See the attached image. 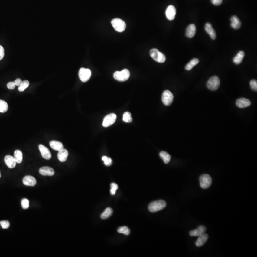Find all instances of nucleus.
Instances as JSON below:
<instances>
[{"label": "nucleus", "instance_id": "obj_23", "mask_svg": "<svg viewBox=\"0 0 257 257\" xmlns=\"http://www.w3.org/2000/svg\"><path fill=\"white\" fill-rule=\"evenodd\" d=\"M244 56H245L244 52L243 51H239L233 59L234 63L237 65L241 63L242 62Z\"/></svg>", "mask_w": 257, "mask_h": 257}, {"label": "nucleus", "instance_id": "obj_8", "mask_svg": "<svg viewBox=\"0 0 257 257\" xmlns=\"http://www.w3.org/2000/svg\"><path fill=\"white\" fill-rule=\"evenodd\" d=\"M173 95L169 90H166L162 95V101L166 106H169L172 103L173 101Z\"/></svg>", "mask_w": 257, "mask_h": 257}, {"label": "nucleus", "instance_id": "obj_11", "mask_svg": "<svg viewBox=\"0 0 257 257\" xmlns=\"http://www.w3.org/2000/svg\"><path fill=\"white\" fill-rule=\"evenodd\" d=\"M176 10L175 7L173 5H169L166 11V15L167 18L170 21H172L175 17Z\"/></svg>", "mask_w": 257, "mask_h": 257}, {"label": "nucleus", "instance_id": "obj_27", "mask_svg": "<svg viewBox=\"0 0 257 257\" xmlns=\"http://www.w3.org/2000/svg\"><path fill=\"white\" fill-rule=\"evenodd\" d=\"M199 63V59L197 58H194L189 62L187 65H186L185 69L187 70H190L193 68V67L198 64Z\"/></svg>", "mask_w": 257, "mask_h": 257}, {"label": "nucleus", "instance_id": "obj_22", "mask_svg": "<svg viewBox=\"0 0 257 257\" xmlns=\"http://www.w3.org/2000/svg\"><path fill=\"white\" fill-rule=\"evenodd\" d=\"M68 151L66 149H63L62 150L59 151L58 153V159L60 162H64L67 160V157L68 156Z\"/></svg>", "mask_w": 257, "mask_h": 257}, {"label": "nucleus", "instance_id": "obj_40", "mask_svg": "<svg viewBox=\"0 0 257 257\" xmlns=\"http://www.w3.org/2000/svg\"><path fill=\"white\" fill-rule=\"evenodd\" d=\"M22 81L21 79H20L18 78L17 79H16L15 80V84L16 86H19L21 84V83H22Z\"/></svg>", "mask_w": 257, "mask_h": 257}, {"label": "nucleus", "instance_id": "obj_31", "mask_svg": "<svg viewBox=\"0 0 257 257\" xmlns=\"http://www.w3.org/2000/svg\"><path fill=\"white\" fill-rule=\"evenodd\" d=\"M118 232L120 233L124 234L126 235H128L130 234V229L126 226L120 227L118 229Z\"/></svg>", "mask_w": 257, "mask_h": 257}, {"label": "nucleus", "instance_id": "obj_9", "mask_svg": "<svg viewBox=\"0 0 257 257\" xmlns=\"http://www.w3.org/2000/svg\"><path fill=\"white\" fill-rule=\"evenodd\" d=\"M116 115L114 113H111L107 115L104 118L103 121L102 126L104 127H108L110 126L115 122L116 120Z\"/></svg>", "mask_w": 257, "mask_h": 257}, {"label": "nucleus", "instance_id": "obj_28", "mask_svg": "<svg viewBox=\"0 0 257 257\" xmlns=\"http://www.w3.org/2000/svg\"><path fill=\"white\" fill-rule=\"evenodd\" d=\"M8 105L7 103L2 100H0V112L4 113L8 111Z\"/></svg>", "mask_w": 257, "mask_h": 257}, {"label": "nucleus", "instance_id": "obj_26", "mask_svg": "<svg viewBox=\"0 0 257 257\" xmlns=\"http://www.w3.org/2000/svg\"><path fill=\"white\" fill-rule=\"evenodd\" d=\"M14 158L17 163H21L22 161L23 155L21 151L20 150H16L14 153Z\"/></svg>", "mask_w": 257, "mask_h": 257}, {"label": "nucleus", "instance_id": "obj_38", "mask_svg": "<svg viewBox=\"0 0 257 257\" xmlns=\"http://www.w3.org/2000/svg\"><path fill=\"white\" fill-rule=\"evenodd\" d=\"M5 56V50L1 45H0V60H2Z\"/></svg>", "mask_w": 257, "mask_h": 257}, {"label": "nucleus", "instance_id": "obj_1", "mask_svg": "<svg viewBox=\"0 0 257 257\" xmlns=\"http://www.w3.org/2000/svg\"><path fill=\"white\" fill-rule=\"evenodd\" d=\"M166 206V203L163 200H158L153 201L149 205V210L151 213H155L164 209Z\"/></svg>", "mask_w": 257, "mask_h": 257}, {"label": "nucleus", "instance_id": "obj_36", "mask_svg": "<svg viewBox=\"0 0 257 257\" xmlns=\"http://www.w3.org/2000/svg\"><path fill=\"white\" fill-rule=\"evenodd\" d=\"M0 224L4 229H7L10 227V224L8 220H2L0 221Z\"/></svg>", "mask_w": 257, "mask_h": 257}, {"label": "nucleus", "instance_id": "obj_33", "mask_svg": "<svg viewBox=\"0 0 257 257\" xmlns=\"http://www.w3.org/2000/svg\"><path fill=\"white\" fill-rule=\"evenodd\" d=\"M21 205L24 209H27L29 207V201L28 199L24 198L21 200Z\"/></svg>", "mask_w": 257, "mask_h": 257}, {"label": "nucleus", "instance_id": "obj_2", "mask_svg": "<svg viewBox=\"0 0 257 257\" xmlns=\"http://www.w3.org/2000/svg\"><path fill=\"white\" fill-rule=\"evenodd\" d=\"M150 54L151 57L156 62L159 63H163L165 62V56L158 50L152 49L150 51Z\"/></svg>", "mask_w": 257, "mask_h": 257}, {"label": "nucleus", "instance_id": "obj_32", "mask_svg": "<svg viewBox=\"0 0 257 257\" xmlns=\"http://www.w3.org/2000/svg\"><path fill=\"white\" fill-rule=\"evenodd\" d=\"M102 160L104 161V164L107 166H110L112 163V159L109 157L104 156L102 157Z\"/></svg>", "mask_w": 257, "mask_h": 257}, {"label": "nucleus", "instance_id": "obj_18", "mask_svg": "<svg viewBox=\"0 0 257 257\" xmlns=\"http://www.w3.org/2000/svg\"><path fill=\"white\" fill-rule=\"evenodd\" d=\"M231 26L234 29L238 30L241 27V22L238 17L236 16H233L230 18Z\"/></svg>", "mask_w": 257, "mask_h": 257}, {"label": "nucleus", "instance_id": "obj_21", "mask_svg": "<svg viewBox=\"0 0 257 257\" xmlns=\"http://www.w3.org/2000/svg\"><path fill=\"white\" fill-rule=\"evenodd\" d=\"M50 145L53 150L58 151L64 148L63 143L59 141H50Z\"/></svg>", "mask_w": 257, "mask_h": 257}, {"label": "nucleus", "instance_id": "obj_6", "mask_svg": "<svg viewBox=\"0 0 257 257\" xmlns=\"http://www.w3.org/2000/svg\"><path fill=\"white\" fill-rule=\"evenodd\" d=\"M200 187L202 189H207L209 188L212 184L211 177L208 174H203L200 177Z\"/></svg>", "mask_w": 257, "mask_h": 257}, {"label": "nucleus", "instance_id": "obj_34", "mask_svg": "<svg viewBox=\"0 0 257 257\" xmlns=\"http://www.w3.org/2000/svg\"><path fill=\"white\" fill-rule=\"evenodd\" d=\"M111 189L110 190L111 194L112 195H114L115 194L117 190L118 189V186L115 183H112L111 184Z\"/></svg>", "mask_w": 257, "mask_h": 257}, {"label": "nucleus", "instance_id": "obj_5", "mask_svg": "<svg viewBox=\"0 0 257 257\" xmlns=\"http://www.w3.org/2000/svg\"><path fill=\"white\" fill-rule=\"evenodd\" d=\"M220 85V80L219 78L216 76L211 77L207 83V87L211 91H216L219 88Z\"/></svg>", "mask_w": 257, "mask_h": 257}, {"label": "nucleus", "instance_id": "obj_7", "mask_svg": "<svg viewBox=\"0 0 257 257\" xmlns=\"http://www.w3.org/2000/svg\"><path fill=\"white\" fill-rule=\"evenodd\" d=\"M92 75V72L89 69L82 68L80 69L79 72V77L81 81L85 83L89 80Z\"/></svg>", "mask_w": 257, "mask_h": 257}, {"label": "nucleus", "instance_id": "obj_16", "mask_svg": "<svg viewBox=\"0 0 257 257\" xmlns=\"http://www.w3.org/2000/svg\"><path fill=\"white\" fill-rule=\"evenodd\" d=\"M5 162L6 165L10 169L15 168L17 163L14 157L11 155H6L5 157Z\"/></svg>", "mask_w": 257, "mask_h": 257}, {"label": "nucleus", "instance_id": "obj_41", "mask_svg": "<svg viewBox=\"0 0 257 257\" xmlns=\"http://www.w3.org/2000/svg\"><path fill=\"white\" fill-rule=\"evenodd\" d=\"M1 172H0V178H1Z\"/></svg>", "mask_w": 257, "mask_h": 257}, {"label": "nucleus", "instance_id": "obj_12", "mask_svg": "<svg viewBox=\"0 0 257 257\" xmlns=\"http://www.w3.org/2000/svg\"><path fill=\"white\" fill-rule=\"evenodd\" d=\"M251 105V102L248 99L241 98L237 99L236 105L239 108H244L248 107Z\"/></svg>", "mask_w": 257, "mask_h": 257}, {"label": "nucleus", "instance_id": "obj_20", "mask_svg": "<svg viewBox=\"0 0 257 257\" xmlns=\"http://www.w3.org/2000/svg\"><path fill=\"white\" fill-rule=\"evenodd\" d=\"M198 238L197 241L196 242V245L198 247H200L207 242L209 236L207 234L204 233L200 236H198Z\"/></svg>", "mask_w": 257, "mask_h": 257}, {"label": "nucleus", "instance_id": "obj_14", "mask_svg": "<svg viewBox=\"0 0 257 257\" xmlns=\"http://www.w3.org/2000/svg\"><path fill=\"white\" fill-rule=\"evenodd\" d=\"M23 184L28 186H34L36 184L37 181L35 178L31 176H26L22 180Z\"/></svg>", "mask_w": 257, "mask_h": 257}, {"label": "nucleus", "instance_id": "obj_30", "mask_svg": "<svg viewBox=\"0 0 257 257\" xmlns=\"http://www.w3.org/2000/svg\"><path fill=\"white\" fill-rule=\"evenodd\" d=\"M123 122L126 123H130L132 121V118L131 116V114L130 112H125L123 115Z\"/></svg>", "mask_w": 257, "mask_h": 257}, {"label": "nucleus", "instance_id": "obj_24", "mask_svg": "<svg viewBox=\"0 0 257 257\" xmlns=\"http://www.w3.org/2000/svg\"><path fill=\"white\" fill-rule=\"evenodd\" d=\"M113 213V210L111 208H107L105 210L104 212L101 215V218L102 219H107L111 217Z\"/></svg>", "mask_w": 257, "mask_h": 257}, {"label": "nucleus", "instance_id": "obj_13", "mask_svg": "<svg viewBox=\"0 0 257 257\" xmlns=\"http://www.w3.org/2000/svg\"><path fill=\"white\" fill-rule=\"evenodd\" d=\"M206 231V228L203 225H201L198 227L194 230H191L190 232V235L191 237H197L200 236L205 233Z\"/></svg>", "mask_w": 257, "mask_h": 257}, {"label": "nucleus", "instance_id": "obj_25", "mask_svg": "<svg viewBox=\"0 0 257 257\" xmlns=\"http://www.w3.org/2000/svg\"><path fill=\"white\" fill-rule=\"evenodd\" d=\"M160 156L162 159L163 161L165 164L169 163L170 161H171V156L170 154L166 151H162L161 152H160Z\"/></svg>", "mask_w": 257, "mask_h": 257}, {"label": "nucleus", "instance_id": "obj_3", "mask_svg": "<svg viewBox=\"0 0 257 257\" xmlns=\"http://www.w3.org/2000/svg\"><path fill=\"white\" fill-rule=\"evenodd\" d=\"M130 76V71L126 69L122 70V71L115 72L113 74V77L115 80L119 82H125L129 78Z\"/></svg>", "mask_w": 257, "mask_h": 257}, {"label": "nucleus", "instance_id": "obj_39", "mask_svg": "<svg viewBox=\"0 0 257 257\" xmlns=\"http://www.w3.org/2000/svg\"><path fill=\"white\" fill-rule=\"evenodd\" d=\"M211 2L214 5L219 6L221 5L223 2V0H211Z\"/></svg>", "mask_w": 257, "mask_h": 257}, {"label": "nucleus", "instance_id": "obj_10", "mask_svg": "<svg viewBox=\"0 0 257 257\" xmlns=\"http://www.w3.org/2000/svg\"><path fill=\"white\" fill-rule=\"evenodd\" d=\"M39 149L41 154L44 159L45 160H50L51 157V154L50 151L43 144H40L39 145Z\"/></svg>", "mask_w": 257, "mask_h": 257}, {"label": "nucleus", "instance_id": "obj_35", "mask_svg": "<svg viewBox=\"0 0 257 257\" xmlns=\"http://www.w3.org/2000/svg\"><path fill=\"white\" fill-rule=\"evenodd\" d=\"M250 87L254 91H257V81L256 80H252L250 82Z\"/></svg>", "mask_w": 257, "mask_h": 257}, {"label": "nucleus", "instance_id": "obj_17", "mask_svg": "<svg viewBox=\"0 0 257 257\" xmlns=\"http://www.w3.org/2000/svg\"><path fill=\"white\" fill-rule=\"evenodd\" d=\"M196 32V28L194 24L189 25L186 29V36L189 38H192L195 36Z\"/></svg>", "mask_w": 257, "mask_h": 257}, {"label": "nucleus", "instance_id": "obj_15", "mask_svg": "<svg viewBox=\"0 0 257 257\" xmlns=\"http://www.w3.org/2000/svg\"><path fill=\"white\" fill-rule=\"evenodd\" d=\"M39 173L43 176H52L55 173L54 171L53 168L50 167H43L40 169Z\"/></svg>", "mask_w": 257, "mask_h": 257}, {"label": "nucleus", "instance_id": "obj_37", "mask_svg": "<svg viewBox=\"0 0 257 257\" xmlns=\"http://www.w3.org/2000/svg\"><path fill=\"white\" fill-rule=\"evenodd\" d=\"M7 87L9 89L12 90V89H15L16 85L14 82H9L7 84Z\"/></svg>", "mask_w": 257, "mask_h": 257}, {"label": "nucleus", "instance_id": "obj_29", "mask_svg": "<svg viewBox=\"0 0 257 257\" xmlns=\"http://www.w3.org/2000/svg\"><path fill=\"white\" fill-rule=\"evenodd\" d=\"M29 82L27 80L22 81L21 84L19 86V88H18V90H19V92H24L26 89L27 88L29 87Z\"/></svg>", "mask_w": 257, "mask_h": 257}, {"label": "nucleus", "instance_id": "obj_19", "mask_svg": "<svg viewBox=\"0 0 257 257\" xmlns=\"http://www.w3.org/2000/svg\"><path fill=\"white\" fill-rule=\"evenodd\" d=\"M205 29L206 31L209 34L210 38L213 40L216 39V34L213 28L212 27L210 23H207L206 24Z\"/></svg>", "mask_w": 257, "mask_h": 257}, {"label": "nucleus", "instance_id": "obj_4", "mask_svg": "<svg viewBox=\"0 0 257 257\" xmlns=\"http://www.w3.org/2000/svg\"><path fill=\"white\" fill-rule=\"evenodd\" d=\"M111 23L114 29L119 33H122L124 31L126 27L125 22L123 20L119 18L113 19Z\"/></svg>", "mask_w": 257, "mask_h": 257}]
</instances>
